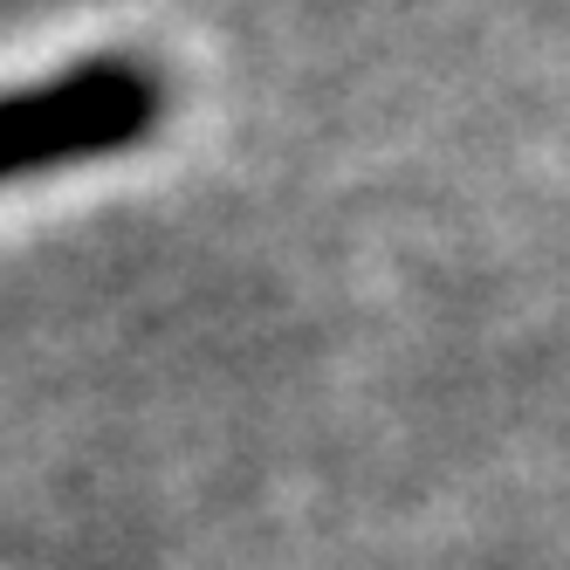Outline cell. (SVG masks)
Here are the masks:
<instances>
[{
  "label": "cell",
  "mask_w": 570,
  "mask_h": 570,
  "mask_svg": "<svg viewBox=\"0 0 570 570\" xmlns=\"http://www.w3.org/2000/svg\"><path fill=\"white\" fill-rule=\"evenodd\" d=\"M166 117V76L145 56H90L42 83L0 90V186L131 151Z\"/></svg>",
  "instance_id": "1"
}]
</instances>
